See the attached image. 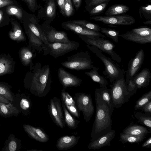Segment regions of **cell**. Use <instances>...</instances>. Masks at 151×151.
Listing matches in <instances>:
<instances>
[{"instance_id": "cell-1", "label": "cell", "mask_w": 151, "mask_h": 151, "mask_svg": "<svg viewBox=\"0 0 151 151\" xmlns=\"http://www.w3.org/2000/svg\"><path fill=\"white\" fill-rule=\"evenodd\" d=\"M27 73L24 81L25 88L39 97L46 96L50 92L52 82L49 65L42 66L37 62Z\"/></svg>"}, {"instance_id": "cell-2", "label": "cell", "mask_w": 151, "mask_h": 151, "mask_svg": "<svg viewBox=\"0 0 151 151\" xmlns=\"http://www.w3.org/2000/svg\"><path fill=\"white\" fill-rule=\"evenodd\" d=\"M95 97L96 115L91 133V141L98 139L112 130V115L107 104L96 95Z\"/></svg>"}, {"instance_id": "cell-3", "label": "cell", "mask_w": 151, "mask_h": 151, "mask_svg": "<svg viewBox=\"0 0 151 151\" xmlns=\"http://www.w3.org/2000/svg\"><path fill=\"white\" fill-rule=\"evenodd\" d=\"M88 48L95 53L105 66L103 74L112 83L116 80L124 77V72L110 58L103 55L102 51L94 46L87 45Z\"/></svg>"}, {"instance_id": "cell-4", "label": "cell", "mask_w": 151, "mask_h": 151, "mask_svg": "<svg viewBox=\"0 0 151 151\" xmlns=\"http://www.w3.org/2000/svg\"><path fill=\"white\" fill-rule=\"evenodd\" d=\"M67 60L61 65L65 68L73 70H83L91 69L94 66L88 51H81L70 56L66 57Z\"/></svg>"}, {"instance_id": "cell-5", "label": "cell", "mask_w": 151, "mask_h": 151, "mask_svg": "<svg viewBox=\"0 0 151 151\" xmlns=\"http://www.w3.org/2000/svg\"><path fill=\"white\" fill-rule=\"evenodd\" d=\"M110 86L114 108H120L128 101L131 96L127 91L124 77L115 80Z\"/></svg>"}, {"instance_id": "cell-6", "label": "cell", "mask_w": 151, "mask_h": 151, "mask_svg": "<svg viewBox=\"0 0 151 151\" xmlns=\"http://www.w3.org/2000/svg\"><path fill=\"white\" fill-rule=\"evenodd\" d=\"M79 37L88 45L94 46L99 49L107 54L112 58L120 63L122 58L113 50L115 45L110 40L100 37H88L80 35Z\"/></svg>"}, {"instance_id": "cell-7", "label": "cell", "mask_w": 151, "mask_h": 151, "mask_svg": "<svg viewBox=\"0 0 151 151\" xmlns=\"http://www.w3.org/2000/svg\"><path fill=\"white\" fill-rule=\"evenodd\" d=\"M73 97L76 105L79 112L82 111L84 119L88 122L92 116L94 111V107L90 93L83 92L75 93Z\"/></svg>"}, {"instance_id": "cell-8", "label": "cell", "mask_w": 151, "mask_h": 151, "mask_svg": "<svg viewBox=\"0 0 151 151\" xmlns=\"http://www.w3.org/2000/svg\"><path fill=\"white\" fill-rule=\"evenodd\" d=\"M119 36L137 43H151V28L147 27L134 28L124 34L119 35Z\"/></svg>"}, {"instance_id": "cell-9", "label": "cell", "mask_w": 151, "mask_h": 151, "mask_svg": "<svg viewBox=\"0 0 151 151\" xmlns=\"http://www.w3.org/2000/svg\"><path fill=\"white\" fill-rule=\"evenodd\" d=\"M90 18L91 20L101 22L109 26L130 25L134 24L135 21L132 16L124 14L111 16H95Z\"/></svg>"}, {"instance_id": "cell-10", "label": "cell", "mask_w": 151, "mask_h": 151, "mask_svg": "<svg viewBox=\"0 0 151 151\" xmlns=\"http://www.w3.org/2000/svg\"><path fill=\"white\" fill-rule=\"evenodd\" d=\"M62 109L61 101L59 98L55 96L50 99L48 105L50 116L56 125L63 129L65 124Z\"/></svg>"}, {"instance_id": "cell-11", "label": "cell", "mask_w": 151, "mask_h": 151, "mask_svg": "<svg viewBox=\"0 0 151 151\" xmlns=\"http://www.w3.org/2000/svg\"><path fill=\"white\" fill-rule=\"evenodd\" d=\"M79 46L78 42L71 40L68 43L49 42L48 45L49 54L56 58L77 50Z\"/></svg>"}, {"instance_id": "cell-12", "label": "cell", "mask_w": 151, "mask_h": 151, "mask_svg": "<svg viewBox=\"0 0 151 151\" xmlns=\"http://www.w3.org/2000/svg\"><path fill=\"white\" fill-rule=\"evenodd\" d=\"M145 53L142 49H140L136 54L134 58L129 62L126 71L125 82L133 79L140 70L145 58Z\"/></svg>"}, {"instance_id": "cell-13", "label": "cell", "mask_w": 151, "mask_h": 151, "mask_svg": "<svg viewBox=\"0 0 151 151\" xmlns=\"http://www.w3.org/2000/svg\"><path fill=\"white\" fill-rule=\"evenodd\" d=\"M58 76L59 82L64 89L69 87L80 86L82 83L81 79L66 71L62 67L58 69Z\"/></svg>"}, {"instance_id": "cell-14", "label": "cell", "mask_w": 151, "mask_h": 151, "mask_svg": "<svg viewBox=\"0 0 151 151\" xmlns=\"http://www.w3.org/2000/svg\"><path fill=\"white\" fill-rule=\"evenodd\" d=\"M63 27L66 30H70L76 33L77 35H80L88 37H100L103 38L105 37V35L99 32H96L86 28L78 24L71 22H65L63 24Z\"/></svg>"}, {"instance_id": "cell-15", "label": "cell", "mask_w": 151, "mask_h": 151, "mask_svg": "<svg viewBox=\"0 0 151 151\" xmlns=\"http://www.w3.org/2000/svg\"><path fill=\"white\" fill-rule=\"evenodd\" d=\"M41 29L49 43H68L71 41L69 39L66 33L64 31H58L50 27L46 29L42 28Z\"/></svg>"}, {"instance_id": "cell-16", "label": "cell", "mask_w": 151, "mask_h": 151, "mask_svg": "<svg viewBox=\"0 0 151 151\" xmlns=\"http://www.w3.org/2000/svg\"><path fill=\"white\" fill-rule=\"evenodd\" d=\"M12 103L19 111L25 115L29 113L32 106L29 98L23 94H16L15 95Z\"/></svg>"}, {"instance_id": "cell-17", "label": "cell", "mask_w": 151, "mask_h": 151, "mask_svg": "<svg viewBox=\"0 0 151 151\" xmlns=\"http://www.w3.org/2000/svg\"><path fill=\"white\" fill-rule=\"evenodd\" d=\"M24 130L31 138L41 142H46L49 140L48 136L42 128L29 124L23 125Z\"/></svg>"}, {"instance_id": "cell-18", "label": "cell", "mask_w": 151, "mask_h": 151, "mask_svg": "<svg viewBox=\"0 0 151 151\" xmlns=\"http://www.w3.org/2000/svg\"><path fill=\"white\" fill-rule=\"evenodd\" d=\"M19 54L23 65L25 66H29L31 70L34 65L32 60L36 57V50L29 45L22 47L19 50Z\"/></svg>"}, {"instance_id": "cell-19", "label": "cell", "mask_w": 151, "mask_h": 151, "mask_svg": "<svg viewBox=\"0 0 151 151\" xmlns=\"http://www.w3.org/2000/svg\"><path fill=\"white\" fill-rule=\"evenodd\" d=\"M115 133V130H111L107 134L91 141L88 144V148L90 150H98L104 147L110 146V142L114 138Z\"/></svg>"}, {"instance_id": "cell-20", "label": "cell", "mask_w": 151, "mask_h": 151, "mask_svg": "<svg viewBox=\"0 0 151 151\" xmlns=\"http://www.w3.org/2000/svg\"><path fill=\"white\" fill-rule=\"evenodd\" d=\"M15 62L9 54H0V76L12 73L14 71Z\"/></svg>"}, {"instance_id": "cell-21", "label": "cell", "mask_w": 151, "mask_h": 151, "mask_svg": "<svg viewBox=\"0 0 151 151\" xmlns=\"http://www.w3.org/2000/svg\"><path fill=\"white\" fill-rule=\"evenodd\" d=\"M80 138V136L74 135L62 136L58 139L56 142V147L60 150L69 149L75 146Z\"/></svg>"}, {"instance_id": "cell-22", "label": "cell", "mask_w": 151, "mask_h": 151, "mask_svg": "<svg viewBox=\"0 0 151 151\" xmlns=\"http://www.w3.org/2000/svg\"><path fill=\"white\" fill-rule=\"evenodd\" d=\"M151 77L150 70L148 68H145L139 73H137L132 80L138 89H139L147 87L149 84Z\"/></svg>"}, {"instance_id": "cell-23", "label": "cell", "mask_w": 151, "mask_h": 151, "mask_svg": "<svg viewBox=\"0 0 151 151\" xmlns=\"http://www.w3.org/2000/svg\"><path fill=\"white\" fill-rule=\"evenodd\" d=\"M26 32L29 39V45L37 51L39 53L43 50V55H46V49L42 41L34 34L29 28L26 31Z\"/></svg>"}, {"instance_id": "cell-24", "label": "cell", "mask_w": 151, "mask_h": 151, "mask_svg": "<svg viewBox=\"0 0 151 151\" xmlns=\"http://www.w3.org/2000/svg\"><path fill=\"white\" fill-rule=\"evenodd\" d=\"M94 95L106 103L112 115L114 108L112 102L111 88H108L107 86L97 88L95 90Z\"/></svg>"}, {"instance_id": "cell-25", "label": "cell", "mask_w": 151, "mask_h": 151, "mask_svg": "<svg viewBox=\"0 0 151 151\" xmlns=\"http://www.w3.org/2000/svg\"><path fill=\"white\" fill-rule=\"evenodd\" d=\"M21 141L15 137L13 134H10L4 143L1 151H19L22 147Z\"/></svg>"}, {"instance_id": "cell-26", "label": "cell", "mask_w": 151, "mask_h": 151, "mask_svg": "<svg viewBox=\"0 0 151 151\" xmlns=\"http://www.w3.org/2000/svg\"><path fill=\"white\" fill-rule=\"evenodd\" d=\"M13 29L9 31V38L17 42H25L26 38L21 27L17 23L12 22Z\"/></svg>"}, {"instance_id": "cell-27", "label": "cell", "mask_w": 151, "mask_h": 151, "mask_svg": "<svg viewBox=\"0 0 151 151\" xmlns=\"http://www.w3.org/2000/svg\"><path fill=\"white\" fill-rule=\"evenodd\" d=\"M99 67L93 66L89 71H87L85 73L89 76L94 82L99 83L100 87H106L108 85V83L106 79L103 76L99 74L98 70Z\"/></svg>"}, {"instance_id": "cell-28", "label": "cell", "mask_w": 151, "mask_h": 151, "mask_svg": "<svg viewBox=\"0 0 151 151\" xmlns=\"http://www.w3.org/2000/svg\"><path fill=\"white\" fill-rule=\"evenodd\" d=\"M151 130L145 127L138 125L129 126L124 129L122 133L134 135L146 136L151 133Z\"/></svg>"}, {"instance_id": "cell-29", "label": "cell", "mask_w": 151, "mask_h": 151, "mask_svg": "<svg viewBox=\"0 0 151 151\" xmlns=\"http://www.w3.org/2000/svg\"><path fill=\"white\" fill-rule=\"evenodd\" d=\"M0 108L2 117L7 118L12 116H17L20 112L12 104L9 102L8 104L0 103Z\"/></svg>"}, {"instance_id": "cell-30", "label": "cell", "mask_w": 151, "mask_h": 151, "mask_svg": "<svg viewBox=\"0 0 151 151\" xmlns=\"http://www.w3.org/2000/svg\"><path fill=\"white\" fill-rule=\"evenodd\" d=\"M127 6L121 4L113 5L109 7L105 13L107 16L117 15L124 14L129 10Z\"/></svg>"}, {"instance_id": "cell-31", "label": "cell", "mask_w": 151, "mask_h": 151, "mask_svg": "<svg viewBox=\"0 0 151 151\" xmlns=\"http://www.w3.org/2000/svg\"><path fill=\"white\" fill-rule=\"evenodd\" d=\"M62 106L63 110L65 124L70 129H76L80 122L76 119L71 115L63 103Z\"/></svg>"}, {"instance_id": "cell-32", "label": "cell", "mask_w": 151, "mask_h": 151, "mask_svg": "<svg viewBox=\"0 0 151 151\" xmlns=\"http://www.w3.org/2000/svg\"><path fill=\"white\" fill-rule=\"evenodd\" d=\"M12 86L6 82H0V96L8 100L11 103L15 95L11 91Z\"/></svg>"}, {"instance_id": "cell-33", "label": "cell", "mask_w": 151, "mask_h": 151, "mask_svg": "<svg viewBox=\"0 0 151 151\" xmlns=\"http://www.w3.org/2000/svg\"><path fill=\"white\" fill-rule=\"evenodd\" d=\"M146 136H137L121 133L119 141L123 144L126 143H139L143 141Z\"/></svg>"}, {"instance_id": "cell-34", "label": "cell", "mask_w": 151, "mask_h": 151, "mask_svg": "<svg viewBox=\"0 0 151 151\" xmlns=\"http://www.w3.org/2000/svg\"><path fill=\"white\" fill-rule=\"evenodd\" d=\"M134 116L138 119V122L147 127L151 130V115H148L140 112H137L135 114Z\"/></svg>"}, {"instance_id": "cell-35", "label": "cell", "mask_w": 151, "mask_h": 151, "mask_svg": "<svg viewBox=\"0 0 151 151\" xmlns=\"http://www.w3.org/2000/svg\"><path fill=\"white\" fill-rule=\"evenodd\" d=\"M86 28L97 32L101 31V27L98 24L84 20H76L71 21Z\"/></svg>"}, {"instance_id": "cell-36", "label": "cell", "mask_w": 151, "mask_h": 151, "mask_svg": "<svg viewBox=\"0 0 151 151\" xmlns=\"http://www.w3.org/2000/svg\"><path fill=\"white\" fill-rule=\"evenodd\" d=\"M150 101H151V90L144 94L136 101L134 107V110H139Z\"/></svg>"}, {"instance_id": "cell-37", "label": "cell", "mask_w": 151, "mask_h": 151, "mask_svg": "<svg viewBox=\"0 0 151 151\" xmlns=\"http://www.w3.org/2000/svg\"><path fill=\"white\" fill-rule=\"evenodd\" d=\"M101 31L106 36L113 40L115 42H118V37L119 32L109 28L101 27Z\"/></svg>"}, {"instance_id": "cell-38", "label": "cell", "mask_w": 151, "mask_h": 151, "mask_svg": "<svg viewBox=\"0 0 151 151\" xmlns=\"http://www.w3.org/2000/svg\"><path fill=\"white\" fill-rule=\"evenodd\" d=\"M139 13L141 18L151 19V4H147L140 7Z\"/></svg>"}, {"instance_id": "cell-39", "label": "cell", "mask_w": 151, "mask_h": 151, "mask_svg": "<svg viewBox=\"0 0 151 151\" xmlns=\"http://www.w3.org/2000/svg\"><path fill=\"white\" fill-rule=\"evenodd\" d=\"M7 13L9 15H14L19 19L22 18V13L21 9L14 6H9L6 9Z\"/></svg>"}, {"instance_id": "cell-40", "label": "cell", "mask_w": 151, "mask_h": 151, "mask_svg": "<svg viewBox=\"0 0 151 151\" xmlns=\"http://www.w3.org/2000/svg\"><path fill=\"white\" fill-rule=\"evenodd\" d=\"M61 96L62 103L69 105H76L74 99L64 88L61 91Z\"/></svg>"}, {"instance_id": "cell-41", "label": "cell", "mask_w": 151, "mask_h": 151, "mask_svg": "<svg viewBox=\"0 0 151 151\" xmlns=\"http://www.w3.org/2000/svg\"><path fill=\"white\" fill-rule=\"evenodd\" d=\"M109 2L103 3L92 8L89 12L91 16L96 15L102 13L105 9Z\"/></svg>"}, {"instance_id": "cell-42", "label": "cell", "mask_w": 151, "mask_h": 151, "mask_svg": "<svg viewBox=\"0 0 151 151\" xmlns=\"http://www.w3.org/2000/svg\"><path fill=\"white\" fill-rule=\"evenodd\" d=\"M56 6L54 0H49L46 9L47 16L49 17L52 18L55 14Z\"/></svg>"}, {"instance_id": "cell-43", "label": "cell", "mask_w": 151, "mask_h": 151, "mask_svg": "<svg viewBox=\"0 0 151 151\" xmlns=\"http://www.w3.org/2000/svg\"><path fill=\"white\" fill-rule=\"evenodd\" d=\"M125 83L127 91L132 97L136 93L138 89L137 87L132 79L129 80Z\"/></svg>"}, {"instance_id": "cell-44", "label": "cell", "mask_w": 151, "mask_h": 151, "mask_svg": "<svg viewBox=\"0 0 151 151\" xmlns=\"http://www.w3.org/2000/svg\"><path fill=\"white\" fill-rule=\"evenodd\" d=\"M73 10L71 0H65L64 14L67 16L69 17L72 14Z\"/></svg>"}, {"instance_id": "cell-45", "label": "cell", "mask_w": 151, "mask_h": 151, "mask_svg": "<svg viewBox=\"0 0 151 151\" xmlns=\"http://www.w3.org/2000/svg\"><path fill=\"white\" fill-rule=\"evenodd\" d=\"M63 103L71 114L78 118H80V112L78 109L76 105H69Z\"/></svg>"}, {"instance_id": "cell-46", "label": "cell", "mask_w": 151, "mask_h": 151, "mask_svg": "<svg viewBox=\"0 0 151 151\" xmlns=\"http://www.w3.org/2000/svg\"><path fill=\"white\" fill-rule=\"evenodd\" d=\"M147 115H151V101H150L139 109Z\"/></svg>"}, {"instance_id": "cell-47", "label": "cell", "mask_w": 151, "mask_h": 151, "mask_svg": "<svg viewBox=\"0 0 151 151\" xmlns=\"http://www.w3.org/2000/svg\"><path fill=\"white\" fill-rule=\"evenodd\" d=\"M111 0H92L88 4L91 9L98 5L103 3L109 2Z\"/></svg>"}, {"instance_id": "cell-48", "label": "cell", "mask_w": 151, "mask_h": 151, "mask_svg": "<svg viewBox=\"0 0 151 151\" xmlns=\"http://www.w3.org/2000/svg\"><path fill=\"white\" fill-rule=\"evenodd\" d=\"M37 0H27V2L29 9L32 11H34L37 6Z\"/></svg>"}, {"instance_id": "cell-49", "label": "cell", "mask_w": 151, "mask_h": 151, "mask_svg": "<svg viewBox=\"0 0 151 151\" xmlns=\"http://www.w3.org/2000/svg\"><path fill=\"white\" fill-rule=\"evenodd\" d=\"M58 5L62 14H64V5L65 0H57Z\"/></svg>"}, {"instance_id": "cell-50", "label": "cell", "mask_w": 151, "mask_h": 151, "mask_svg": "<svg viewBox=\"0 0 151 151\" xmlns=\"http://www.w3.org/2000/svg\"><path fill=\"white\" fill-rule=\"evenodd\" d=\"M14 2L11 0H0V8L13 4Z\"/></svg>"}, {"instance_id": "cell-51", "label": "cell", "mask_w": 151, "mask_h": 151, "mask_svg": "<svg viewBox=\"0 0 151 151\" xmlns=\"http://www.w3.org/2000/svg\"><path fill=\"white\" fill-rule=\"evenodd\" d=\"M142 147L143 148H151V137H150L142 145Z\"/></svg>"}, {"instance_id": "cell-52", "label": "cell", "mask_w": 151, "mask_h": 151, "mask_svg": "<svg viewBox=\"0 0 151 151\" xmlns=\"http://www.w3.org/2000/svg\"><path fill=\"white\" fill-rule=\"evenodd\" d=\"M73 3L76 9H78L80 6L81 0H73Z\"/></svg>"}, {"instance_id": "cell-53", "label": "cell", "mask_w": 151, "mask_h": 151, "mask_svg": "<svg viewBox=\"0 0 151 151\" xmlns=\"http://www.w3.org/2000/svg\"><path fill=\"white\" fill-rule=\"evenodd\" d=\"M10 102L9 101L6 100L0 96V103L5 104H8Z\"/></svg>"}, {"instance_id": "cell-54", "label": "cell", "mask_w": 151, "mask_h": 151, "mask_svg": "<svg viewBox=\"0 0 151 151\" xmlns=\"http://www.w3.org/2000/svg\"><path fill=\"white\" fill-rule=\"evenodd\" d=\"M143 24L146 25L151 24V19H148L146 21L143 22Z\"/></svg>"}, {"instance_id": "cell-55", "label": "cell", "mask_w": 151, "mask_h": 151, "mask_svg": "<svg viewBox=\"0 0 151 151\" xmlns=\"http://www.w3.org/2000/svg\"><path fill=\"white\" fill-rule=\"evenodd\" d=\"M3 17V12L0 10V24L1 23Z\"/></svg>"}, {"instance_id": "cell-56", "label": "cell", "mask_w": 151, "mask_h": 151, "mask_svg": "<svg viewBox=\"0 0 151 151\" xmlns=\"http://www.w3.org/2000/svg\"><path fill=\"white\" fill-rule=\"evenodd\" d=\"M41 151L40 150H28V151Z\"/></svg>"}, {"instance_id": "cell-57", "label": "cell", "mask_w": 151, "mask_h": 151, "mask_svg": "<svg viewBox=\"0 0 151 151\" xmlns=\"http://www.w3.org/2000/svg\"><path fill=\"white\" fill-rule=\"evenodd\" d=\"M0 116H1L2 117V114L1 112V109H0Z\"/></svg>"}, {"instance_id": "cell-58", "label": "cell", "mask_w": 151, "mask_h": 151, "mask_svg": "<svg viewBox=\"0 0 151 151\" xmlns=\"http://www.w3.org/2000/svg\"><path fill=\"white\" fill-rule=\"evenodd\" d=\"M86 0V1H89V3H90L92 0Z\"/></svg>"}, {"instance_id": "cell-59", "label": "cell", "mask_w": 151, "mask_h": 151, "mask_svg": "<svg viewBox=\"0 0 151 151\" xmlns=\"http://www.w3.org/2000/svg\"><path fill=\"white\" fill-rule=\"evenodd\" d=\"M23 1H24L25 2H27V0H23Z\"/></svg>"}, {"instance_id": "cell-60", "label": "cell", "mask_w": 151, "mask_h": 151, "mask_svg": "<svg viewBox=\"0 0 151 151\" xmlns=\"http://www.w3.org/2000/svg\"><path fill=\"white\" fill-rule=\"evenodd\" d=\"M138 1H140V0H137Z\"/></svg>"}, {"instance_id": "cell-61", "label": "cell", "mask_w": 151, "mask_h": 151, "mask_svg": "<svg viewBox=\"0 0 151 151\" xmlns=\"http://www.w3.org/2000/svg\"><path fill=\"white\" fill-rule=\"evenodd\" d=\"M43 0L45 1V0Z\"/></svg>"}, {"instance_id": "cell-62", "label": "cell", "mask_w": 151, "mask_h": 151, "mask_svg": "<svg viewBox=\"0 0 151 151\" xmlns=\"http://www.w3.org/2000/svg\"><path fill=\"white\" fill-rule=\"evenodd\" d=\"M0 125H1V124H0Z\"/></svg>"}]
</instances>
